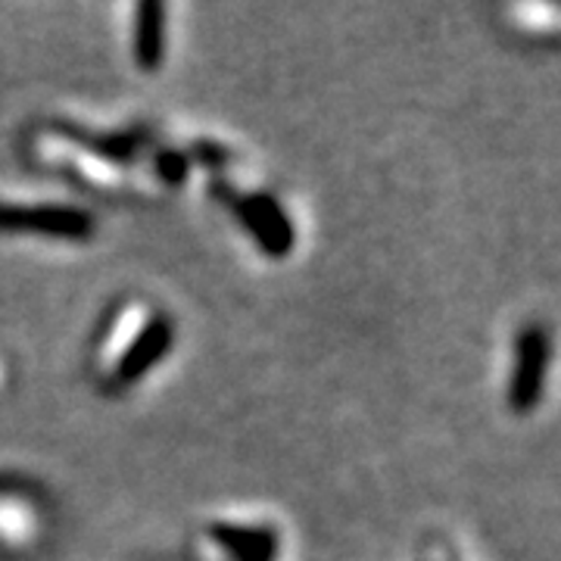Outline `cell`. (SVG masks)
Instances as JSON below:
<instances>
[{
	"label": "cell",
	"instance_id": "1",
	"mask_svg": "<svg viewBox=\"0 0 561 561\" xmlns=\"http://www.w3.org/2000/svg\"><path fill=\"white\" fill-rule=\"evenodd\" d=\"M0 231L3 234H38V238H50V241H88V238H94V216L79 206L0 203Z\"/></svg>",
	"mask_w": 561,
	"mask_h": 561
},
{
	"label": "cell",
	"instance_id": "7",
	"mask_svg": "<svg viewBox=\"0 0 561 561\" xmlns=\"http://www.w3.org/2000/svg\"><path fill=\"white\" fill-rule=\"evenodd\" d=\"M187 153H181V150H160L157 153V175H160L165 184H181V181L187 179Z\"/></svg>",
	"mask_w": 561,
	"mask_h": 561
},
{
	"label": "cell",
	"instance_id": "4",
	"mask_svg": "<svg viewBox=\"0 0 561 561\" xmlns=\"http://www.w3.org/2000/svg\"><path fill=\"white\" fill-rule=\"evenodd\" d=\"M228 203L241 216L243 228L256 238V243L268 256H287L290 253L294 228H290V219L284 216V209H280L275 197H268V194H243V197H234V201Z\"/></svg>",
	"mask_w": 561,
	"mask_h": 561
},
{
	"label": "cell",
	"instance_id": "3",
	"mask_svg": "<svg viewBox=\"0 0 561 561\" xmlns=\"http://www.w3.org/2000/svg\"><path fill=\"white\" fill-rule=\"evenodd\" d=\"M172 341H175V328H172L169 316H153V319L144 321V328L122 350L116 365L110 368V387L125 390V387L138 383L153 365H160L169 356Z\"/></svg>",
	"mask_w": 561,
	"mask_h": 561
},
{
	"label": "cell",
	"instance_id": "6",
	"mask_svg": "<svg viewBox=\"0 0 561 561\" xmlns=\"http://www.w3.org/2000/svg\"><path fill=\"white\" fill-rule=\"evenodd\" d=\"M213 537L231 561H275L278 556V534L272 527H241V524H219Z\"/></svg>",
	"mask_w": 561,
	"mask_h": 561
},
{
	"label": "cell",
	"instance_id": "2",
	"mask_svg": "<svg viewBox=\"0 0 561 561\" xmlns=\"http://www.w3.org/2000/svg\"><path fill=\"white\" fill-rule=\"evenodd\" d=\"M552 359V341L540 324H527L518 343H515V365L508 378V409L527 415L530 409L540 405L542 387H546V371Z\"/></svg>",
	"mask_w": 561,
	"mask_h": 561
},
{
	"label": "cell",
	"instance_id": "5",
	"mask_svg": "<svg viewBox=\"0 0 561 561\" xmlns=\"http://www.w3.org/2000/svg\"><path fill=\"white\" fill-rule=\"evenodd\" d=\"M131 57L144 72H157L165 62V7L162 3L147 0L135 10Z\"/></svg>",
	"mask_w": 561,
	"mask_h": 561
}]
</instances>
